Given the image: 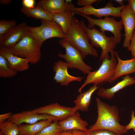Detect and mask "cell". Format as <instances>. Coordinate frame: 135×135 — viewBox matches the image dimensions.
Listing matches in <instances>:
<instances>
[{"mask_svg": "<svg viewBox=\"0 0 135 135\" xmlns=\"http://www.w3.org/2000/svg\"><path fill=\"white\" fill-rule=\"evenodd\" d=\"M99 86L94 85L87 90L80 93L74 101V107L77 110L87 112L88 110L91 97L93 93L99 88Z\"/></svg>", "mask_w": 135, "mask_h": 135, "instance_id": "cell-20", "label": "cell"}, {"mask_svg": "<svg viewBox=\"0 0 135 135\" xmlns=\"http://www.w3.org/2000/svg\"><path fill=\"white\" fill-rule=\"evenodd\" d=\"M18 135H24L22 134H20V133H19V134H18Z\"/></svg>", "mask_w": 135, "mask_h": 135, "instance_id": "cell-41", "label": "cell"}, {"mask_svg": "<svg viewBox=\"0 0 135 135\" xmlns=\"http://www.w3.org/2000/svg\"><path fill=\"white\" fill-rule=\"evenodd\" d=\"M96 101L98 114L95 123L90 126L88 130H105L118 135L126 133L125 126L119 123L118 110L116 105L110 106L96 98Z\"/></svg>", "mask_w": 135, "mask_h": 135, "instance_id": "cell-1", "label": "cell"}, {"mask_svg": "<svg viewBox=\"0 0 135 135\" xmlns=\"http://www.w3.org/2000/svg\"><path fill=\"white\" fill-rule=\"evenodd\" d=\"M28 26L25 22L16 25L0 38V48H11L28 34Z\"/></svg>", "mask_w": 135, "mask_h": 135, "instance_id": "cell-11", "label": "cell"}, {"mask_svg": "<svg viewBox=\"0 0 135 135\" xmlns=\"http://www.w3.org/2000/svg\"><path fill=\"white\" fill-rule=\"evenodd\" d=\"M135 84L134 78L128 75H126L123 80L113 86L108 88H101L98 90L97 94L102 98L109 100L112 98L115 94L128 86Z\"/></svg>", "mask_w": 135, "mask_h": 135, "instance_id": "cell-17", "label": "cell"}, {"mask_svg": "<svg viewBox=\"0 0 135 135\" xmlns=\"http://www.w3.org/2000/svg\"><path fill=\"white\" fill-rule=\"evenodd\" d=\"M48 119L54 121H60L58 118L48 114L37 113L32 110L23 111L12 114L9 120L18 126L24 123L32 124L41 120Z\"/></svg>", "mask_w": 135, "mask_h": 135, "instance_id": "cell-12", "label": "cell"}, {"mask_svg": "<svg viewBox=\"0 0 135 135\" xmlns=\"http://www.w3.org/2000/svg\"><path fill=\"white\" fill-rule=\"evenodd\" d=\"M58 42L64 48L66 52L64 54L59 53L58 56L65 60L68 68L77 69L85 74L91 72L92 68L84 62L83 59L85 58L80 50L64 38L61 39Z\"/></svg>", "mask_w": 135, "mask_h": 135, "instance_id": "cell-7", "label": "cell"}, {"mask_svg": "<svg viewBox=\"0 0 135 135\" xmlns=\"http://www.w3.org/2000/svg\"><path fill=\"white\" fill-rule=\"evenodd\" d=\"M134 112L132 110L131 112V119L129 123L125 126L127 130L132 129L135 132V116Z\"/></svg>", "mask_w": 135, "mask_h": 135, "instance_id": "cell-30", "label": "cell"}, {"mask_svg": "<svg viewBox=\"0 0 135 135\" xmlns=\"http://www.w3.org/2000/svg\"><path fill=\"white\" fill-rule=\"evenodd\" d=\"M54 121L51 119L42 120L32 124L18 126L19 133L24 135H36L44 128Z\"/></svg>", "mask_w": 135, "mask_h": 135, "instance_id": "cell-21", "label": "cell"}, {"mask_svg": "<svg viewBox=\"0 0 135 135\" xmlns=\"http://www.w3.org/2000/svg\"><path fill=\"white\" fill-rule=\"evenodd\" d=\"M84 132L78 130H72L73 135H87L89 132Z\"/></svg>", "mask_w": 135, "mask_h": 135, "instance_id": "cell-35", "label": "cell"}, {"mask_svg": "<svg viewBox=\"0 0 135 135\" xmlns=\"http://www.w3.org/2000/svg\"><path fill=\"white\" fill-rule=\"evenodd\" d=\"M125 6L124 5L122 6L115 7L112 3L109 2L104 7L101 8H95L92 6L76 7L72 4L71 5V10L74 12H76L86 16L92 15L98 18L109 16L119 18L120 17L121 12Z\"/></svg>", "mask_w": 135, "mask_h": 135, "instance_id": "cell-9", "label": "cell"}, {"mask_svg": "<svg viewBox=\"0 0 135 135\" xmlns=\"http://www.w3.org/2000/svg\"><path fill=\"white\" fill-rule=\"evenodd\" d=\"M72 10L63 12L52 14V20L61 27L66 35L74 16Z\"/></svg>", "mask_w": 135, "mask_h": 135, "instance_id": "cell-23", "label": "cell"}, {"mask_svg": "<svg viewBox=\"0 0 135 135\" xmlns=\"http://www.w3.org/2000/svg\"><path fill=\"white\" fill-rule=\"evenodd\" d=\"M10 48L13 54L27 60L31 64H37L41 58L40 48L38 46L34 38L28 34L14 46Z\"/></svg>", "mask_w": 135, "mask_h": 135, "instance_id": "cell-4", "label": "cell"}, {"mask_svg": "<svg viewBox=\"0 0 135 135\" xmlns=\"http://www.w3.org/2000/svg\"><path fill=\"white\" fill-rule=\"evenodd\" d=\"M110 53L111 57L103 59L101 66L98 70L91 72L88 74L84 83L78 89L79 92L81 93L84 87L92 83L94 85L98 86L105 82L109 83L113 82L118 62L115 57L114 50H112Z\"/></svg>", "mask_w": 135, "mask_h": 135, "instance_id": "cell-3", "label": "cell"}, {"mask_svg": "<svg viewBox=\"0 0 135 135\" xmlns=\"http://www.w3.org/2000/svg\"><path fill=\"white\" fill-rule=\"evenodd\" d=\"M16 25V20H2L0 21V38Z\"/></svg>", "mask_w": 135, "mask_h": 135, "instance_id": "cell-27", "label": "cell"}, {"mask_svg": "<svg viewBox=\"0 0 135 135\" xmlns=\"http://www.w3.org/2000/svg\"><path fill=\"white\" fill-rule=\"evenodd\" d=\"M0 55L6 60L10 68L18 72L26 70L29 68L28 61L13 54L10 48H1Z\"/></svg>", "mask_w": 135, "mask_h": 135, "instance_id": "cell-15", "label": "cell"}, {"mask_svg": "<svg viewBox=\"0 0 135 135\" xmlns=\"http://www.w3.org/2000/svg\"><path fill=\"white\" fill-rule=\"evenodd\" d=\"M20 10L28 17L41 20L53 21L52 14L37 5L30 8L23 7Z\"/></svg>", "mask_w": 135, "mask_h": 135, "instance_id": "cell-22", "label": "cell"}, {"mask_svg": "<svg viewBox=\"0 0 135 135\" xmlns=\"http://www.w3.org/2000/svg\"><path fill=\"white\" fill-rule=\"evenodd\" d=\"M87 135H118L111 131L105 130H97L88 131Z\"/></svg>", "mask_w": 135, "mask_h": 135, "instance_id": "cell-28", "label": "cell"}, {"mask_svg": "<svg viewBox=\"0 0 135 135\" xmlns=\"http://www.w3.org/2000/svg\"><path fill=\"white\" fill-rule=\"evenodd\" d=\"M130 8L135 16V0H128Z\"/></svg>", "mask_w": 135, "mask_h": 135, "instance_id": "cell-34", "label": "cell"}, {"mask_svg": "<svg viewBox=\"0 0 135 135\" xmlns=\"http://www.w3.org/2000/svg\"><path fill=\"white\" fill-rule=\"evenodd\" d=\"M18 72L10 69L6 60L0 55V76L6 78L13 77L16 75Z\"/></svg>", "mask_w": 135, "mask_h": 135, "instance_id": "cell-24", "label": "cell"}, {"mask_svg": "<svg viewBox=\"0 0 135 135\" xmlns=\"http://www.w3.org/2000/svg\"><path fill=\"white\" fill-rule=\"evenodd\" d=\"M114 1L117 3L120 6H124L123 4L124 1V0H115Z\"/></svg>", "mask_w": 135, "mask_h": 135, "instance_id": "cell-38", "label": "cell"}, {"mask_svg": "<svg viewBox=\"0 0 135 135\" xmlns=\"http://www.w3.org/2000/svg\"><path fill=\"white\" fill-rule=\"evenodd\" d=\"M74 14H78L86 18L88 21V27L90 28H94L96 26L100 28V31L104 32L109 31L113 34L117 44L120 43L122 38L121 31L123 25L121 20L119 21L116 20L114 17H104L103 19H95L90 17L82 14L76 12Z\"/></svg>", "mask_w": 135, "mask_h": 135, "instance_id": "cell-8", "label": "cell"}, {"mask_svg": "<svg viewBox=\"0 0 135 135\" xmlns=\"http://www.w3.org/2000/svg\"></svg>", "mask_w": 135, "mask_h": 135, "instance_id": "cell-43", "label": "cell"}, {"mask_svg": "<svg viewBox=\"0 0 135 135\" xmlns=\"http://www.w3.org/2000/svg\"><path fill=\"white\" fill-rule=\"evenodd\" d=\"M32 110L37 113L48 114L58 118L60 121L66 119L78 111L74 106H65L60 105L57 102L50 104Z\"/></svg>", "mask_w": 135, "mask_h": 135, "instance_id": "cell-10", "label": "cell"}, {"mask_svg": "<svg viewBox=\"0 0 135 135\" xmlns=\"http://www.w3.org/2000/svg\"><path fill=\"white\" fill-rule=\"evenodd\" d=\"M59 124L64 131L75 130L88 131V123L81 118L78 111L66 119L60 121Z\"/></svg>", "mask_w": 135, "mask_h": 135, "instance_id": "cell-16", "label": "cell"}, {"mask_svg": "<svg viewBox=\"0 0 135 135\" xmlns=\"http://www.w3.org/2000/svg\"><path fill=\"white\" fill-rule=\"evenodd\" d=\"M12 1V0H0V3L4 4H8Z\"/></svg>", "mask_w": 135, "mask_h": 135, "instance_id": "cell-36", "label": "cell"}, {"mask_svg": "<svg viewBox=\"0 0 135 135\" xmlns=\"http://www.w3.org/2000/svg\"><path fill=\"white\" fill-rule=\"evenodd\" d=\"M127 48L128 50L131 52L132 58L135 59V29L130 40V44Z\"/></svg>", "mask_w": 135, "mask_h": 135, "instance_id": "cell-29", "label": "cell"}, {"mask_svg": "<svg viewBox=\"0 0 135 135\" xmlns=\"http://www.w3.org/2000/svg\"><path fill=\"white\" fill-rule=\"evenodd\" d=\"M120 17L125 32L123 46L124 48H127L130 45L135 29V16L128 4L122 10Z\"/></svg>", "mask_w": 135, "mask_h": 135, "instance_id": "cell-13", "label": "cell"}, {"mask_svg": "<svg viewBox=\"0 0 135 135\" xmlns=\"http://www.w3.org/2000/svg\"><path fill=\"white\" fill-rule=\"evenodd\" d=\"M64 38L80 50L85 58L89 55L95 57L98 55L97 50L89 42L88 36L82 29L80 22L74 16Z\"/></svg>", "mask_w": 135, "mask_h": 135, "instance_id": "cell-2", "label": "cell"}, {"mask_svg": "<svg viewBox=\"0 0 135 135\" xmlns=\"http://www.w3.org/2000/svg\"><path fill=\"white\" fill-rule=\"evenodd\" d=\"M27 28L28 34L34 38L40 48L44 42L48 39L54 37L62 39L66 37L60 26L53 21L41 20L40 26H28Z\"/></svg>", "mask_w": 135, "mask_h": 135, "instance_id": "cell-6", "label": "cell"}, {"mask_svg": "<svg viewBox=\"0 0 135 135\" xmlns=\"http://www.w3.org/2000/svg\"><path fill=\"white\" fill-rule=\"evenodd\" d=\"M115 54L118 62L113 78V81L122 76L135 72V59L132 58L123 60L119 58L117 52H115Z\"/></svg>", "mask_w": 135, "mask_h": 135, "instance_id": "cell-19", "label": "cell"}, {"mask_svg": "<svg viewBox=\"0 0 135 135\" xmlns=\"http://www.w3.org/2000/svg\"><path fill=\"white\" fill-rule=\"evenodd\" d=\"M64 132L59 122L56 121L44 128L36 135H60Z\"/></svg>", "mask_w": 135, "mask_h": 135, "instance_id": "cell-25", "label": "cell"}, {"mask_svg": "<svg viewBox=\"0 0 135 135\" xmlns=\"http://www.w3.org/2000/svg\"><path fill=\"white\" fill-rule=\"evenodd\" d=\"M134 73H135V75H134V79L135 80V72H134Z\"/></svg>", "mask_w": 135, "mask_h": 135, "instance_id": "cell-42", "label": "cell"}, {"mask_svg": "<svg viewBox=\"0 0 135 135\" xmlns=\"http://www.w3.org/2000/svg\"><path fill=\"white\" fill-rule=\"evenodd\" d=\"M98 0H78L76 2L78 5L85 7L92 6L94 3L98 2Z\"/></svg>", "mask_w": 135, "mask_h": 135, "instance_id": "cell-31", "label": "cell"}, {"mask_svg": "<svg viewBox=\"0 0 135 135\" xmlns=\"http://www.w3.org/2000/svg\"><path fill=\"white\" fill-rule=\"evenodd\" d=\"M72 0H65V3L67 4H69L72 3Z\"/></svg>", "mask_w": 135, "mask_h": 135, "instance_id": "cell-39", "label": "cell"}, {"mask_svg": "<svg viewBox=\"0 0 135 135\" xmlns=\"http://www.w3.org/2000/svg\"><path fill=\"white\" fill-rule=\"evenodd\" d=\"M0 135H4L2 132L1 131H0Z\"/></svg>", "mask_w": 135, "mask_h": 135, "instance_id": "cell-40", "label": "cell"}, {"mask_svg": "<svg viewBox=\"0 0 135 135\" xmlns=\"http://www.w3.org/2000/svg\"><path fill=\"white\" fill-rule=\"evenodd\" d=\"M80 22L82 29L90 41L91 46L99 48L102 50L100 61L105 58L110 57L109 53L114 50L117 44L114 37L107 36L105 35L104 32L100 31L94 28H88L82 20Z\"/></svg>", "mask_w": 135, "mask_h": 135, "instance_id": "cell-5", "label": "cell"}, {"mask_svg": "<svg viewBox=\"0 0 135 135\" xmlns=\"http://www.w3.org/2000/svg\"><path fill=\"white\" fill-rule=\"evenodd\" d=\"M68 66L66 63L61 60L56 62L53 66V70L55 73L53 79L60 86H68L71 82L77 81L81 82L84 77H76L70 75L68 72Z\"/></svg>", "mask_w": 135, "mask_h": 135, "instance_id": "cell-14", "label": "cell"}, {"mask_svg": "<svg viewBox=\"0 0 135 135\" xmlns=\"http://www.w3.org/2000/svg\"><path fill=\"white\" fill-rule=\"evenodd\" d=\"M0 129L4 135H18V126L8 120L0 124Z\"/></svg>", "mask_w": 135, "mask_h": 135, "instance_id": "cell-26", "label": "cell"}, {"mask_svg": "<svg viewBox=\"0 0 135 135\" xmlns=\"http://www.w3.org/2000/svg\"><path fill=\"white\" fill-rule=\"evenodd\" d=\"M60 135H73L72 131L69 130L64 132Z\"/></svg>", "mask_w": 135, "mask_h": 135, "instance_id": "cell-37", "label": "cell"}, {"mask_svg": "<svg viewBox=\"0 0 135 135\" xmlns=\"http://www.w3.org/2000/svg\"><path fill=\"white\" fill-rule=\"evenodd\" d=\"M35 2V1L34 0H23L22 1L23 7L28 8L34 7Z\"/></svg>", "mask_w": 135, "mask_h": 135, "instance_id": "cell-32", "label": "cell"}, {"mask_svg": "<svg viewBox=\"0 0 135 135\" xmlns=\"http://www.w3.org/2000/svg\"><path fill=\"white\" fill-rule=\"evenodd\" d=\"M12 114V113L9 112L5 114H0V124L6 121L7 119H9Z\"/></svg>", "mask_w": 135, "mask_h": 135, "instance_id": "cell-33", "label": "cell"}, {"mask_svg": "<svg viewBox=\"0 0 135 135\" xmlns=\"http://www.w3.org/2000/svg\"><path fill=\"white\" fill-rule=\"evenodd\" d=\"M71 4H66L64 0H41L38 2L37 5L53 14L71 10Z\"/></svg>", "mask_w": 135, "mask_h": 135, "instance_id": "cell-18", "label": "cell"}]
</instances>
